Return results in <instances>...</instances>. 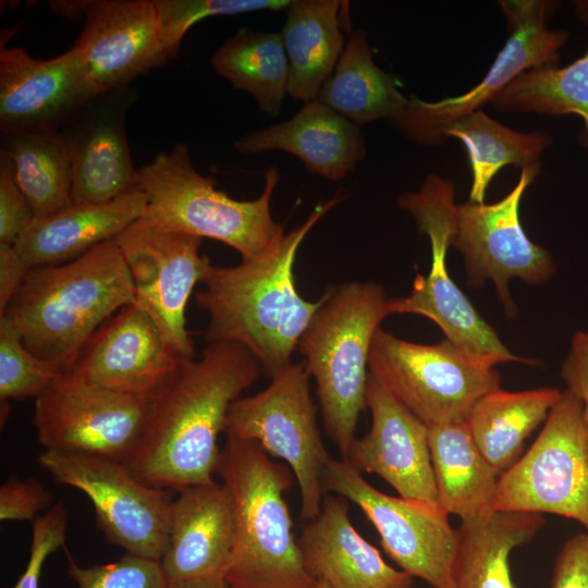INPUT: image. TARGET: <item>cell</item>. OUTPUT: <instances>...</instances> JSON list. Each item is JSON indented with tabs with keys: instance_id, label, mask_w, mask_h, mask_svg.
Here are the masks:
<instances>
[{
	"instance_id": "obj_1",
	"label": "cell",
	"mask_w": 588,
	"mask_h": 588,
	"mask_svg": "<svg viewBox=\"0 0 588 588\" xmlns=\"http://www.w3.org/2000/svg\"><path fill=\"white\" fill-rule=\"evenodd\" d=\"M261 370L259 360L233 342L208 343L199 358L182 359L151 400L139 439L123 463L160 489L215 482L218 438L229 408Z\"/></svg>"
},
{
	"instance_id": "obj_2",
	"label": "cell",
	"mask_w": 588,
	"mask_h": 588,
	"mask_svg": "<svg viewBox=\"0 0 588 588\" xmlns=\"http://www.w3.org/2000/svg\"><path fill=\"white\" fill-rule=\"evenodd\" d=\"M343 196L319 203L307 219L261 254L231 267L210 266L196 293L207 311V343L233 342L247 348L269 376L291 364L298 341L322 298H303L294 262L306 235Z\"/></svg>"
},
{
	"instance_id": "obj_3",
	"label": "cell",
	"mask_w": 588,
	"mask_h": 588,
	"mask_svg": "<svg viewBox=\"0 0 588 588\" xmlns=\"http://www.w3.org/2000/svg\"><path fill=\"white\" fill-rule=\"evenodd\" d=\"M133 302L132 279L112 238L72 261L30 268L0 317L33 354L66 372L91 335Z\"/></svg>"
},
{
	"instance_id": "obj_4",
	"label": "cell",
	"mask_w": 588,
	"mask_h": 588,
	"mask_svg": "<svg viewBox=\"0 0 588 588\" xmlns=\"http://www.w3.org/2000/svg\"><path fill=\"white\" fill-rule=\"evenodd\" d=\"M232 494L234 539L226 588H310L284 498L291 471L257 443L226 434L217 469Z\"/></svg>"
},
{
	"instance_id": "obj_5",
	"label": "cell",
	"mask_w": 588,
	"mask_h": 588,
	"mask_svg": "<svg viewBox=\"0 0 588 588\" xmlns=\"http://www.w3.org/2000/svg\"><path fill=\"white\" fill-rule=\"evenodd\" d=\"M321 298L297 350L315 380L326 431L345 460L367 408L371 342L382 320L393 315L392 298L371 281L329 286Z\"/></svg>"
},
{
	"instance_id": "obj_6",
	"label": "cell",
	"mask_w": 588,
	"mask_h": 588,
	"mask_svg": "<svg viewBox=\"0 0 588 588\" xmlns=\"http://www.w3.org/2000/svg\"><path fill=\"white\" fill-rule=\"evenodd\" d=\"M258 198L234 199L194 168L185 144H175L138 170V187L147 199L143 219L164 230L219 241L242 258L255 257L284 234L270 210L278 169L266 170Z\"/></svg>"
},
{
	"instance_id": "obj_7",
	"label": "cell",
	"mask_w": 588,
	"mask_h": 588,
	"mask_svg": "<svg viewBox=\"0 0 588 588\" xmlns=\"http://www.w3.org/2000/svg\"><path fill=\"white\" fill-rule=\"evenodd\" d=\"M454 196L452 180L429 174L417 192L397 198V207L409 212L419 231L428 236L431 265L426 277L416 274L407 296L392 298L393 314H415L430 319L445 339L480 365L491 368L507 363L538 365L537 360L517 356L504 345L449 274L446 254L456 229Z\"/></svg>"
},
{
	"instance_id": "obj_8",
	"label": "cell",
	"mask_w": 588,
	"mask_h": 588,
	"mask_svg": "<svg viewBox=\"0 0 588 588\" xmlns=\"http://www.w3.org/2000/svg\"><path fill=\"white\" fill-rule=\"evenodd\" d=\"M368 369L428 428L467 420L482 396L501 388L494 368L476 363L448 339L414 343L381 327L371 342Z\"/></svg>"
},
{
	"instance_id": "obj_9",
	"label": "cell",
	"mask_w": 588,
	"mask_h": 588,
	"mask_svg": "<svg viewBox=\"0 0 588 588\" xmlns=\"http://www.w3.org/2000/svg\"><path fill=\"white\" fill-rule=\"evenodd\" d=\"M305 364H289L257 394L238 397L226 416V434L259 444L287 463L298 483L301 516H318L323 502L322 473L331 455L317 426V407Z\"/></svg>"
},
{
	"instance_id": "obj_10",
	"label": "cell",
	"mask_w": 588,
	"mask_h": 588,
	"mask_svg": "<svg viewBox=\"0 0 588 588\" xmlns=\"http://www.w3.org/2000/svg\"><path fill=\"white\" fill-rule=\"evenodd\" d=\"M584 401L565 390L528 451L499 477L490 511L555 514L588 532Z\"/></svg>"
},
{
	"instance_id": "obj_11",
	"label": "cell",
	"mask_w": 588,
	"mask_h": 588,
	"mask_svg": "<svg viewBox=\"0 0 588 588\" xmlns=\"http://www.w3.org/2000/svg\"><path fill=\"white\" fill-rule=\"evenodd\" d=\"M322 488L364 512L383 550L402 571L432 588H454L458 530L439 503L388 495L347 462L332 456L322 473Z\"/></svg>"
},
{
	"instance_id": "obj_12",
	"label": "cell",
	"mask_w": 588,
	"mask_h": 588,
	"mask_svg": "<svg viewBox=\"0 0 588 588\" xmlns=\"http://www.w3.org/2000/svg\"><path fill=\"white\" fill-rule=\"evenodd\" d=\"M38 463L54 481L90 500L107 540L126 553L160 561L167 546L172 500L139 480L122 461L45 450Z\"/></svg>"
},
{
	"instance_id": "obj_13",
	"label": "cell",
	"mask_w": 588,
	"mask_h": 588,
	"mask_svg": "<svg viewBox=\"0 0 588 588\" xmlns=\"http://www.w3.org/2000/svg\"><path fill=\"white\" fill-rule=\"evenodd\" d=\"M510 36L485 77L457 97L437 101L409 99L403 113L393 121L409 139L438 146L453 121L481 110L492 102L522 73L538 66L558 64L559 50L567 40L565 30L547 27L556 2L538 0L500 1Z\"/></svg>"
},
{
	"instance_id": "obj_14",
	"label": "cell",
	"mask_w": 588,
	"mask_h": 588,
	"mask_svg": "<svg viewBox=\"0 0 588 588\" xmlns=\"http://www.w3.org/2000/svg\"><path fill=\"white\" fill-rule=\"evenodd\" d=\"M149 406L66 371L35 399L33 425L46 450L123 462L139 439Z\"/></svg>"
},
{
	"instance_id": "obj_15",
	"label": "cell",
	"mask_w": 588,
	"mask_h": 588,
	"mask_svg": "<svg viewBox=\"0 0 588 588\" xmlns=\"http://www.w3.org/2000/svg\"><path fill=\"white\" fill-rule=\"evenodd\" d=\"M128 269L136 306L147 313L183 359L195 358L185 310L210 260L201 238L158 228L143 218L114 237Z\"/></svg>"
},
{
	"instance_id": "obj_16",
	"label": "cell",
	"mask_w": 588,
	"mask_h": 588,
	"mask_svg": "<svg viewBox=\"0 0 588 588\" xmlns=\"http://www.w3.org/2000/svg\"><path fill=\"white\" fill-rule=\"evenodd\" d=\"M539 170L540 164L522 169L512 191L493 204L468 201L456 207L452 246L465 258L468 282L479 286L492 281L509 317L517 311L510 280L538 285L555 271L550 253L528 238L518 215L522 197Z\"/></svg>"
},
{
	"instance_id": "obj_17",
	"label": "cell",
	"mask_w": 588,
	"mask_h": 588,
	"mask_svg": "<svg viewBox=\"0 0 588 588\" xmlns=\"http://www.w3.org/2000/svg\"><path fill=\"white\" fill-rule=\"evenodd\" d=\"M56 12L84 16L73 45L95 97L128 86L171 57L161 38L154 0L54 1Z\"/></svg>"
},
{
	"instance_id": "obj_18",
	"label": "cell",
	"mask_w": 588,
	"mask_h": 588,
	"mask_svg": "<svg viewBox=\"0 0 588 588\" xmlns=\"http://www.w3.org/2000/svg\"><path fill=\"white\" fill-rule=\"evenodd\" d=\"M95 98L73 48L49 60L23 47L1 49L2 135L61 131Z\"/></svg>"
},
{
	"instance_id": "obj_19",
	"label": "cell",
	"mask_w": 588,
	"mask_h": 588,
	"mask_svg": "<svg viewBox=\"0 0 588 588\" xmlns=\"http://www.w3.org/2000/svg\"><path fill=\"white\" fill-rule=\"evenodd\" d=\"M182 359L150 316L132 303L91 335L71 371L106 389L151 402Z\"/></svg>"
},
{
	"instance_id": "obj_20",
	"label": "cell",
	"mask_w": 588,
	"mask_h": 588,
	"mask_svg": "<svg viewBox=\"0 0 588 588\" xmlns=\"http://www.w3.org/2000/svg\"><path fill=\"white\" fill-rule=\"evenodd\" d=\"M367 407L370 429L354 439L343 461L380 476L402 498L439 503L428 427L370 375Z\"/></svg>"
},
{
	"instance_id": "obj_21",
	"label": "cell",
	"mask_w": 588,
	"mask_h": 588,
	"mask_svg": "<svg viewBox=\"0 0 588 588\" xmlns=\"http://www.w3.org/2000/svg\"><path fill=\"white\" fill-rule=\"evenodd\" d=\"M172 500L160 560L173 586L224 584L234 539L233 498L223 482L196 485Z\"/></svg>"
},
{
	"instance_id": "obj_22",
	"label": "cell",
	"mask_w": 588,
	"mask_h": 588,
	"mask_svg": "<svg viewBox=\"0 0 588 588\" xmlns=\"http://www.w3.org/2000/svg\"><path fill=\"white\" fill-rule=\"evenodd\" d=\"M128 87L95 98L62 130L72 160V203L102 204L138 186L125 132Z\"/></svg>"
},
{
	"instance_id": "obj_23",
	"label": "cell",
	"mask_w": 588,
	"mask_h": 588,
	"mask_svg": "<svg viewBox=\"0 0 588 588\" xmlns=\"http://www.w3.org/2000/svg\"><path fill=\"white\" fill-rule=\"evenodd\" d=\"M305 566L331 588H412L413 577L389 565L351 523L342 497L323 498L317 517L298 538Z\"/></svg>"
},
{
	"instance_id": "obj_24",
	"label": "cell",
	"mask_w": 588,
	"mask_h": 588,
	"mask_svg": "<svg viewBox=\"0 0 588 588\" xmlns=\"http://www.w3.org/2000/svg\"><path fill=\"white\" fill-rule=\"evenodd\" d=\"M242 155L283 150L299 158L311 173L338 182L366 156L359 127L318 99L289 120L240 137Z\"/></svg>"
},
{
	"instance_id": "obj_25",
	"label": "cell",
	"mask_w": 588,
	"mask_h": 588,
	"mask_svg": "<svg viewBox=\"0 0 588 588\" xmlns=\"http://www.w3.org/2000/svg\"><path fill=\"white\" fill-rule=\"evenodd\" d=\"M146 210L147 199L138 186L108 203L72 204L35 217L15 247L30 268L62 265L114 238Z\"/></svg>"
},
{
	"instance_id": "obj_26",
	"label": "cell",
	"mask_w": 588,
	"mask_h": 588,
	"mask_svg": "<svg viewBox=\"0 0 588 588\" xmlns=\"http://www.w3.org/2000/svg\"><path fill=\"white\" fill-rule=\"evenodd\" d=\"M346 2V1H345ZM339 0H293L281 32L289 61L287 94L305 103L318 98L332 75L346 40Z\"/></svg>"
},
{
	"instance_id": "obj_27",
	"label": "cell",
	"mask_w": 588,
	"mask_h": 588,
	"mask_svg": "<svg viewBox=\"0 0 588 588\" xmlns=\"http://www.w3.org/2000/svg\"><path fill=\"white\" fill-rule=\"evenodd\" d=\"M544 524L541 514L488 511L462 520L454 588H515L510 555Z\"/></svg>"
},
{
	"instance_id": "obj_28",
	"label": "cell",
	"mask_w": 588,
	"mask_h": 588,
	"mask_svg": "<svg viewBox=\"0 0 588 588\" xmlns=\"http://www.w3.org/2000/svg\"><path fill=\"white\" fill-rule=\"evenodd\" d=\"M439 504L462 520L488 511L500 475L477 446L467 421L428 428Z\"/></svg>"
},
{
	"instance_id": "obj_29",
	"label": "cell",
	"mask_w": 588,
	"mask_h": 588,
	"mask_svg": "<svg viewBox=\"0 0 588 588\" xmlns=\"http://www.w3.org/2000/svg\"><path fill=\"white\" fill-rule=\"evenodd\" d=\"M317 99L358 127L378 119L393 122L409 101L395 78L377 66L362 29L348 35L338 64Z\"/></svg>"
},
{
	"instance_id": "obj_30",
	"label": "cell",
	"mask_w": 588,
	"mask_h": 588,
	"mask_svg": "<svg viewBox=\"0 0 588 588\" xmlns=\"http://www.w3.org/2000/svg\"><path fill=\"white\" fill-rule=\"evenodd\" d=\"M561 393L555 388L517 392L500 388L476 403L466 421L480 452L499 475L519 458L525 441L546 421Z\"/></svg>"
},
{
	"instance_id": "obj_31",
	"label": "cell",
	"mask_w": 588,
	"mask_h": 588,
	"mask_svg": "<svg viewBox=\"0 0 588 588\" xmlns=\"http://www.w3.org/2000/svg\"><path fill=\"white\" fill-rule=\"evenodd\" d=\"M12 162L15 181L35 217L72 203V160L61 131L1 135V151Z\"/></svg>"
},
{
	"instance_id": "obj_32",
	"label": "cell",
	"mask_w": 588,
	"mask_h": 588,
	"mask_svg": "<svg viewBox=\"0 0 588 588\" xmlns=\"http://www.w3.org/2000/svg\"><path fill=\"white\" fill-rule=\"evenodd\" d=\"M211 65L234 88L249 93L262 112L280 113L290 74L281 33L240 28L213 52Z\"/></svg>"
},
{
	"instance_id": "obj_33",
	"label": "cell",
	"mask_w": 588,
	"mask_h": 588,
	"mask_svg": "<svg viewBox=\"0 0 588 588\" xmlns=\"http://www.w3.org/2000/svg\"><path fill=\"white\" fill-rule=\"evenodd\" d=\"M466 147L473 174L469 201L482 204L494 175L507 164L528 168L540 164V156L551 145L546 132L523 133L491 119L482 110L468 113L443 132Z\"/></svg>"
},
{
	"instance_id": "obj_34",
	"label": "cell",
	"mask_w": 588,
	"mask_h": 588,
	"mask_svg": "<svg viewBox=\"0 0 588 588\" xmlns=\"http://www.w3.org/2000/svg\"><path fill=\"white\" fill-rule=\"evenodd\" d=\"M503 113L577 114L579 144L588 148V51L563 68L550 64L516 77L492 102Z\"/></svg>"
},
{
	"instance_id": "obj_35",
	"label": "cell",
	"mask_w": 588,
	"mask_h": 588,
	"mask_svg": "<svg viewBox=\"0 0 588 588\" xmlns=\"http://www.w3.org/2000/svg\"><path fill=\"white\" fill-rule=\"evenodd\" d=\"M64 373L59 367L33 354L15 326L0 317V400L38 397Z\"/></svg>"
},
{
	"instance_id": "obj_36",
	"label": "cell",
	"mask_w": 588,
	"mask_h": 588,
	"mask_svg": "<svg viewBox=\"0 0 588 588\" xmlns=\"http://www.w3.org/2000/svg\"><path fill=\"white\" fill-rule=\"evenodd\" d=\"M163 46L174 58L187 30L209 16L286 10L289 0H154Z\"/></svg>"
},
{
	"instance_id": "obj_37",
	"label": "cell",
	"mask_w": 588,
	"mask_h": 588,
	"mask_svg": "<svg viewBox=\"0 0 588 588\" xmlns=\"http://www.w3.org/2000/svg\"><path fill=\"white\" fill-rule=\"evenodd\" d=\"M68 575L77 588H170L160 561L128 553L115 562L88 567L68 553Z\"/></svg>"
},
{
	"instance_id": "obj_38",
	"label": "cell",
	"mask_w": 588,
	"mask_h": 588,
	"mask_svg": "<svg viewBox=\"0 0 588 588\" xmlns=\"http://www.w3.org/2000/svg\"><path fill=\"white\" fill-rule=\"evenodd\" d=\"M68 523V514L60 509H50L32 522L28 562L12 588H40L46 560L65 546Z\"/></svg>"
},
{
	"instance_id": "obj_39",
	"label": "cell",
	"mask_w": 588,
	"mask_h": 588,
	"mask_svg": "<svg viewBox=\"0 0 588 588\" xmlns=\"http://www.w3.org/2000/svg\"><path fill=\"white\" fill-rule=\"evenodd\" d=\"M34 218L15 181L11 160L0 152V243L15 245Z\"/></svg>"
},
{
	"instance_id": "obj_40",
	"label": "cell",
	"mask_w": 588,
	"mask_h": 588,
	"mask_svg": "<svg viewBox=\"0 0 588 588\" xmlns=\"http://www.w3.org/2000/svg\"><path fill=\"white\" fill-rule=\"evenodd\" d=\"M52 492L33 478L11 477L0 487V519L30 520L52 505Z\"/></svg>"
},
{
	"instance_id": "obj_41",
	"label": "cell",
	"mask_w": 588,
	"mask_h": 588,
	"mask_svg": "<svg viewBox=\"0 0 588 588\" xmlns=\"http://www.w3.org/2000/svg\"><path fill=\"white\" fill-rule=\"evenodd\" d=\"M551 588H588V532L564 542L555 560Z\"/></svg>"
},
{
	"instance_id": "obj_42",
	"label": "cell",
	"mask_w": 588,
	"mask_h": 588,
	"mask_svg": "<svg viewBox=\"0 0 588 588\" xmlns=\"http://www.w3.org/2000/svg\"><path fill=\"white\" fill-rule=\"evenodd\" d=\"M561 377L567 390L583 401L588 400V331H577L574 334L561 368Z\"/></svg>"
},
{
	"instance_id": "obj_43",
	"label": "cell",
	"mask_w": 588,
	"mask_h": 588,
	"mask_svg": "<svg viewBox=\"0 0 588 588\" xmlns=\"http://www.w3.org/2000/svg\"><path fill=\"white\" fill-rule=\"evenodd\" d=\"M29 269L15 245L0 243V314L22 285Z\"/></svg>"
},
{
	"instance_id": "obj_44",
	"label": "cell",
	"mask_w": 588,
	"mask_h": 588,
	"mask_svg": "<svg viewBox=\"0 0 588 588\" xmlns=\"http://www.w3.org/2000/svg\"><path fill=\"white\" fill-rule=\"evenodd\" d=\"M576 12L581 21L588 22V2H576Z\"/></svg>"
},
{
	"instance_id": "obj_45",
	"label": "cell",
	"mask_w": 588,
	"mask_h": 588,
	"mask_svg": "<svg viewBox=\"0 0 588 588\" xmlns=\"http://www.w3.org/2000/svg\"><path fill=\"white\" fill-rule=\"evenodd\" d=\"M585 408H584V422H585V437H586V446H587V453H588V400L584 401Z\"/></svg>"
},
{
	"instance_id": "obj_46",
	"label": "cell",
	"mask_w": 588,
	"mask_h": 588,
	"mask_svg": "<svg viewBox=\"0 0 588 588\" xmlns=\"http://www.w3.org/2000/svg\"><path fill=\"white\" fill-rule=\"evenodd\" d=\"M170 588H226V586L224 584L198 585V586H173V585H170Z\"/></svg>"
},
{
	"instance_id": "obj_47",
	"label": "cell",
	"mask_w": 588,
	"mask_h": 588,
	"mask_svg": "<svg viewBox=\"0 0 588 588\" xmlns=\"http://www.w3.org/2000/svg\"><path fill=\"white\" fill-rule=\"evenodd\" d=\"M310 588H331V587L322 581L317 580Z\"/></svg>"
}]
</instances>
